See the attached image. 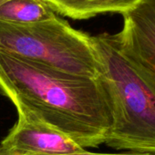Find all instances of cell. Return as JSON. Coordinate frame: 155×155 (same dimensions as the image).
Here are the masks:
<instances>
[{
	"instance_id": "obj_1",
	"label": "cell",
	"mask_w": 155,
	"mask_h": 155,
	"mask_svg": "<svg viewBox=\"0 0 155 155\" xmlns=\"http://www.w3.org/2000/svg\"><path fill=\"white\" fill-rule=\"evenodd\" d=\"M0 94L17 112L84 149L96 148L108 138L111 109L99 76L66 74L0 51Z\"/></svg>"
},
{
	"instance_id": "obj_2",
	"label": "cell",
	"mask_w": 155,
	"mask_h": 155,
	"mask_svg": "<svg viewBox=\"0 0 155 155\" xmlns=\"http://www.w3.org/2000/svg\"><path fill=\"white\" fill-rule=\"evenodd\" d=\"M90 44L111 109L105 144L155 155V70L124 51L115 35H90Z\"/></svg>"
},
{
	"instance_id": "obj_3",
	"label": "cell",
	"mask_w": 155,
	"mask_h": 155,
	"mask_svg": "<svg viewBox=\"0 0 155 155\" xmlns=\"http://www.w3.org/2000/svg\"><path fill=\"white\" fill-rule=\"evenodd\" d=\"M0 51L66 74L98 77L90 35L57 14L31 25L0 22Z\"/></svg>"
},
{
	"instance_id": "obj_4",
	"label": "cell",
	"mask_w": 155,
	"mask_h": 155,
	"mask_svg": "<svg viewBox=\"0 0 155 155\" xmlns=\"http://www.w3.org/2000/svg\"><path fill=\"white\" fill-rule=\"evenodd\" d=\"M66 135L17 112V122L0 143V155H58L85 151Z\"/></svg>"
},
{
	"instance_id": "obj_5",
	"label": "cell",
	"mask_w": 155,
	"mask_h": 155,
	"mask_svg": "<svg viewBox=\"0 0 155 155\" xmlns=\"http://www.w3.org/2000/svg\"><path fill=\"white\" fill-rule=\"evenodd\" d=\"M122 15V28L115 34L119 45L155 70V0H141Z\"/></svg>"
},
{
	"instance_id": "obj_6",
	"label": "cell",
	"mask_w": 155,
	"mask_h": 155,
	"mask_svg": "<svg viewBox=\"0 0 155 155\" xmlns=\"http://www.w3.org/2000/svg\"><path fill=\"white\" fill-rule=\"evenodd\" d=\"M141 0H47L58 14L76 20H85L99 15L124 14Z\"/></svg>"
},
{
	"instance_id": "obj_7",
	"label": "cell",
	"mask_w": 155,
	"mask_h": 155,
	"mask_svg": "<svg viewBox=\"0 0 155 155\" xmlns=\"http://www.w3.org/2000/svg\"><path fill=\"white\" fill-rule=\"evenodd\" d=\"M56 12L44 0H7L0 5V22L31 25L54 16Z\"/></svg>"
},
{
	"instance_id": "obj_8",
	"label": "cell",
	"mask_w": 155,
	"mask_h": 155,
	"mask_svg": "<svg viewBox=\"0 0 155 155\" xmlns=\"http://www.w3.org/2000/svg\"><path fill=\"white\" fill-rule=\"evenodd\" d=\"M58 155H150L147 153H139L134 152H125V153H91L88 152L87 150L80 152V153H67V154H58Z\"/></svg>"
},
{
	"instance_id": "obj_9",
	"label": "cell",
	"mask_w": 155,
	"mask_h": 155,
	"mask_svg": "<svg viewBox=\"0 0 155 155\" xmlns=\"http://www.w3.org/2000/svg\"><path fill=\"white\" fill-rule=\"evenodd\" d=\"M7 0H0V5H2V4H4L5 2H6Z\"/></svg>"
},
{
	"instance_id": "obj_10",
	"label": "cell",
	"mask_w": 155,
	"mask_h": 155,
	"mask_svg": "<svg viewBox=\"0 0 155 155\" xmlns=\"http://www.w3.org/2000/svg\"><path fill=\"white\" fill-rule=\"evenodd\" d=\"M44 1H46V2H47V0H44Z\"/></svg>"
}]
</instances>
